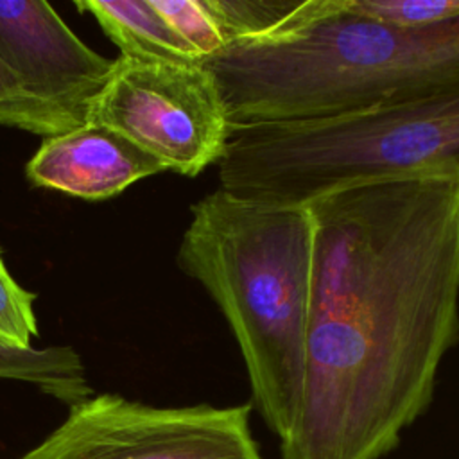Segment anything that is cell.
Instances as JSON below:
<instances>
[{"label":"cell","mask_w":459,"mask_h":459,"mask_svg":"<svg viewBox=\"0 0 459 459\" xmlns=\"http://www.w3.org/2000/svg\"><path fill=\"white\" fill-rule=\"evenodd\" d=\"M301 400L281 459H382L459 341V174L351 183L307 203Z\"/></svg>","instance_id":"6da1fadb"},{"label":"cell","mask_w":459,"mask_h":459,"mask_svg":"<svg viewBox=\"0 0 459 459\" xmlns=\"http://www.w3.org/2000/svg\"><path fill=\"white\" fill-rule=\"evenodd\" d=\"M231 129L353 117L459 79V20L400 27L301 0L273 32L206 59Z\"/></svg>","instance_id":"7a4b0ae2"},{"label":"cell","mask_w":459,"mask_h":459,"mask_svg":"<svg viewBox=\"0 0 459 459\" xmlns=\"http://www.w3.org/2000/svg\"><path fill=\"white\" fill-rule=\"evenodd\" d=\"M190 212L178 265L226 317L253 405L280 441L296 418L305 377L312 283L308 206L217 188Z\"/></svg>","instance_id":"3957f363"},{"label":"cell","mask_w":459,"mask_h":459,"mask_svg":"<svg viewBox=\"0 0 459 459\" xmlns=\"http://www.w3.org/2000/svg\"><path fill=\"white\" fill-rule=\"evenodd\" d=\"M217 167L219 188L278 204L368 179L459 174V79L353 117L235 127Z\"/></svg>","instance_id":"277c9868"},{"label":"cell","mask_w":459,"mask_h":459,"mask_svg":"<svg viewBox=\"0 0 459 459\" xmlns=\"http://www.w3.org/2000/svg\"><path fill=\"white\" fill-rule=\"evenodd\" d=\"M86 124L126 136L167 170L195 178L226 152L231 126L204 65L113 59Z\"/></svg>","instance_id":"5b68a950"},{"label":"cell","mask_w":459,"mask_h":459,"mask_svg":"<svg viewBox=\"0 0 459 459\" xmlns=\"http://www.w3.org/2000/svg\"><path fill=\"white\" fill-rule=\"evenodd\" d=\"M251 405L154 407L91 394L20 459H262Z\"/></svg>","instance_id":"8992f818"},{"label":"cell","mask_w":459,"mask_h":459,"mask_svg":"<svg viewBox=\"0 0 459 459\" xmlns=\"http://www.w3.org/2000/svg\"><path fill=\"white\" fill-rule=\"evenodd\" d=\"M0 59L63 133L86 124L113 66L43 0H0Z\"/></svg>","instance_id":"52a82bcc"},{"label":"cell","mask_w":459,"mask_h":459,"mask_svg":"<svg viewBox=\"0 0 459 459\" xmlns=\"http://www.w3.org/2000/svg\"><path fill=\"white\" fill-rule=\"evenodd\" d=\"M167 172L126 136L99 124L43 138L25 167L34 186L100 201L124 192L142 178Z\"/></svg>","instance_id":"ba28073f"},{"label":"cell","mask_w":459,"mask_h":459,"mask_svg":"<svg viewBox=\"0 0 459 459\" xmlns=\"http://www.w3.org/2000/svg\"><path fill=\"white\" fill-rule=\"evenodd\" d=\"M81 13L91 14L122 57L178 65L204 61L174 32L151 0H77Z\"/></svg>","instance_id":"9c48e42d"},{"label":"cell","mask_w":459,"mask_h":459,"mask_svg":"<svg viewBox=\"0 0 459 459\" xmlns=\"http://www.w3.org/2000/svg\"><path fill=\"white\" fill-rule=\"evenodd\" d=\"M0 378L29 382L68 407L93 394L86 368L72 346H48L43 350L0 348Z\"/></svg>","instance_id":"30bf717a"},{"label":"cell","mask_w":459,"mask_h":459,"mask_svg":"<svg viewBox=\"0 0 459 459\" xmlns=\"http://www.w3.org/2000/svg\"><path fill=\"white\" fill-rule=\"evenodd\" d=\"M206 4L230 45L273 32L301 0H206Z\"/></svg>","instance_id":"8fae6325"},{"label":"cell","mask_w":459,"mask_h":459,"mask_svg":"<svg viewBox=\"0 0 459 459\" xmlns=\"http://www.w3.org/2000/svg\"><path fill=\"white\" fill-rule=\"evenodd\" d=\"M151 4L204 63L226 48L206 0H151Z\"/></svg>","instance_id":"7c38bea8"},{"label":"cell","mask_w":459,"mask_h":459,"mask_svg":"<svg viewBox=\"0 0 459 459\" xmlns=\"http://www.w3.org/2000/svg\"><path fill=\"white\" fill-rule=\"evenodd\" d=\"M36 294L23 289L9 273L0 251V348L30 350L38 337Z\"/></svg>","instance_id":"4fadbf2b"},{"label":"cell","mask_w":459,"mask_h":459,"mask_svg":"<svg viewBox=\"0 0 459 459\" xmlns=\"http://www.w3.org/2000/svg\"><path fill=\"white\" fill-rule=\"evenodd\" d=\"M375 20L400 27H430L459 20V0H350Z\"/></svg>","instance_id":"5bb4252c"},{"label":"cell","mask_w":459,"mask_h":459,"mask_svg":"<svg viewBox=\"0 0 459 459\" xmlns=\"http://www.w3.org/2000/svg\"><path fill=\"white\" fill-rule=\"evenodd\" d=\"M0 126L39 134H61L59 124L23 90L18 77L0 59Z\"/></svg>","instance_id":"9a60e30c"}]
</instances>
